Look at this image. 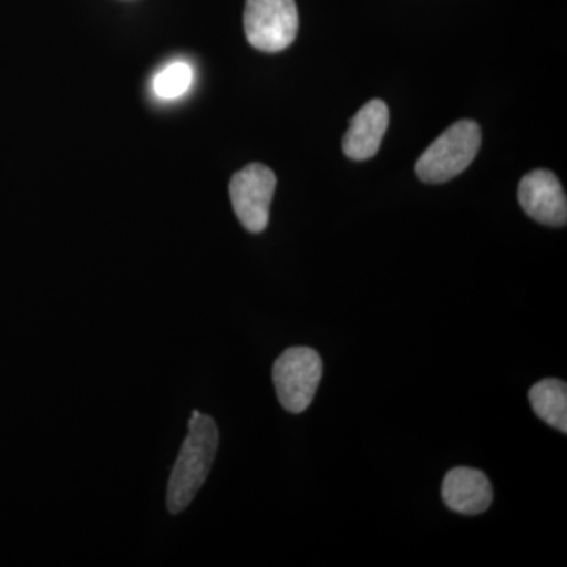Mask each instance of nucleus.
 <instances>
[{
    "mask_svg": "<svg viewBox=\"0 0 567 567\" xmlns=\"http://www.w3.org/2000/svg\"><path fill=\"white\" fill-rule=\"evenodd\" d=\"M518 203L529 218L546 226L563 227L567 223V200L557 175L536 169L518 185Z\"/></svg>",
    "mask_w": 567,
    "mask_h": 567,
    "instance_id": "nucleus-6",
    "label": "nucleus"
},
{
    "mask_svg": "<svg viewBox=\"0 0 567 567\" xmlns=\"http://www.w3.org/2000/svg\"><path fill=\"white\" fill-rule=\"evenodd\" d=\"M481 147V128L476 122L454 123L442 136L436 137L416 163V174L425 183H446L476 158Z\"/></svg>",
    "mask_w": 567,
    "mask_h": 567,
    "instance_id": "nucleus-2",
    "label": "nucleus"
},
{
    "mask_svg": "<svg viewBox=\"0 0 567 567\" xmlns=\"http://www.w3.org/2000/svg\"><path fill=\"white\" fill-rule=\"evenodd\" d=\"M445 505L454 513L477 516L486 513L494 499V488L483 472L468 466H457L447 472L442 484Z\"/></svg>",
    "mask_w": 567,
    "mask_h": 567,
    "instance_id": "nucleus-7",
    "label": "nucleus"
},
{
    "mask_svg": "<svg viewBox=\"0 0 567 567\" xmlns=\"http://www.w3.org/2000/svg\"><path fill=\"white\" fill-rule=\"evenodd\" d=\"M193 81L194 71L192 65L186 62H174L164 66L153 78V92L162 100L181 99L192 89Z\"/></svg>",
    "mask_w": 567,
    "mask_h": 567,
    "instance_id": "nucleus-10",
    "label": "nucleus"
},
{
    "mask_svg": "<svg viewBox=\"0 0 567 567\" xmlns=\"http://www.w3.org/2000/svg\"><path fill=\"white\" fill-rule=\"evenodd\" d=\"M388 123H390V111L385 102L372 100L365 103L350 121L344 142H342L347 158L354 162L374 158L382 145Z\"/></svg>",
    "mask_w": 567,
    "mask_h": 567,
    "instance_id": "nucleus-8",
    "label": "nucleus"
},
{
    "mask_svg": "<svg viewBox=\"0 0 567 567\" xmlns=\"http://www.w3.org/2000/svg\"><path fill=\"white\" fill-rule=\"evenodd\" d=\"M275 189L274 171L259 163L238 171L230 181L229 193L235 215L249 233L260 234L267 229Z\"/></svg>",
    "mask_w": 567,
    "mask_h": 567,
    "instance_id": "nucleus-5",
    "label": "nucleus"
},
{
    "mask_svg": "<svg viewBox=\"0 0 567 567\" xmlns=\"http://www.w3.org/2000/svg\"><path fill=\"white\" fill-rule=\"evenodd\" d=\"M189 431L167 484V509L181 514L204 486L218 453L219 432L213 417L194 410Z\"/></svg>",
    "mask_w": 567,
    "mask_h": 567,
    "instance_id": "nucleus-1",
    "label": "nucleus"
},
{
    "mask_svg": "<svg viewBox=\"0 0 567 567\" xmlns=\"http://www.w3.org/2000/svg\"><path fill=\"white\" fill-rule=\"evenodd\" d=\"M245 33L251 47L279 52L297 39L298 10L295 0H246Z\"/></svg>",
    "mask_w": 567,
    "mask_h": 567,
    "instance_id": "nucleus-4",
    "label": "nucleus"
},
{
    "mask_svg": "<svg viewBox=\"0 0 567 567\" xmlns=\"http://www.w3.org/2000/svg\"><path fill=\"white\" fill-rule=\"evenodd\" d=\"M529 404L544 423L567 432V386L557 379H546L529 390Z\"/></svg>",
    "mask_w": 567,
    "mask_h": 567,
    "instance_id": "nucleus-9",
    "label": "nucleus"
},
{
    "mask_svg": "<svg viewBox=\"0 0 567 567\" xmlns=\"http://www.w3.org/2000/svg\"><path fill=\"white\" fill-rule=\"evenodd\" d=\"M323 363L320 354L309 347H290L275 361L274 383L284 410L303 413L315 401Z\"/></svg>",
    "mask_w": 567,
    "mask_h": 567,
    "instance_id": "nucleus-3",
    "label": "nucleus"
}]
</instances>
